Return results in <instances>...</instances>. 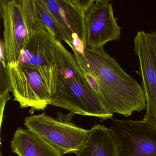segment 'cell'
<instances>
[{"mask_svg":"<svg viewBox=\"0 0 156 156\" xmlns=\"http://www.w3.org/2000/svg\"><path fill=\"white\" fill-rule=\"evenodd\" d=\"M119 156H156V129L142 120L112 119Z\"/></svg>","mask_w":156,"mask_h":156,"instance_id":"obj_6","label":"cell"},{"mask_svg":"<svg viewBox=\"0 0 156 156\" xmlns=\"http://www.w3.org/2000/svg\"><path fill=\"white\" fill-rule=\"evenodd\" d=\"M114 12L112 1L95 0L85 13L86 44L88 48L102 49L108 42L120 40L121 28Z\"/></svg>","mask_w":156,"mask_h":156,"instance_id":"obj_8","label":"cell"},{"mask_svg":"<svg viewBox=\"0 0 156 156\" xmlns=\"http://www.w3.org/2000/svg\"><path fill=\"white\" fill-rule=\"evenodd\" d=\"M134 51L138 56L140 67L136 71L142 79L147 102L142 120L156 129V51L147 33L139 31L134 39Z\"/></svg>","mask_w":156,"mask_h":156,"instance_id":"obj_7","label":"cell"},{"mask_svg":"<svg viewBox=\"0 0 156 156\" xmlns=\"http://www.w3.org/2000/svg\"><path fill=\"white\" fill-rule=\"evenodd\" d=\"M24 125L56 147L63 154H76L83 146L89 132L71 122L55 119L44 112L25 118Z\"/></svg>","mask_w":156,"mask_h":156,"instance_id":"obj_5","label":"cell"},{"mask_svg":"<svg viewBox=\"0 0 156 156\" xmlns=\"http://www.w3.org/2000/svg\"><path fill=\"white\" fill-rule=\"evenodd\" d=\"M55 62L58 75L50 105L70 110L74 114L96 117L101 120L113 118L96 94L77 64L74 55L55 37Z\"/></svg>","mask_w":156,"mask_h":156,"instance_id":"obj_2","label":"cell"},{"mask_svg":"<svg viewBox=\"0 0 156 156\" xmlns=\"http://www.w3.org/2000/svg\"><path fill=\"white\" fill-rule=\"evenodd\" d=\"M12 152L19 156H62V151L29 129L19 128L11 143Z\"/></svg>","mask_w":156,"mask_h":156,"instance_id":"obj_11","label":"cell"},{"mask_svg":"<svg viewBox=\"0 0 156 156\" xmlns=\"http://www.w3.org/2000/svg\"><path fill=\"white\" fill-rule=\"evenodd\" d=\"M0 12L5 61L7 65L14 64L30 37L48 27L39 15L34 0H0Z\"/></svg>","mask_w":156,"mask_h":156,"instance_id":"obj_3","label":"cell"},{"mask_svg":"<svg viewBox=\"0 0 156 156\" xmlns=\"http://www.w3.org/2000/svg\"><path fill=\"white\" fill-rule=\"evenodd\" d=\"M77 156H119L118 146L110 128L98 124L89 130L88 136Z\"/></svg>","mask_w":156,"mask_h":156,"instance_id":"obj_12","label":"cell"},{"mask_svg":"<svg viewBox=\"0 0 156 156\" xmlns=\"http://www.w3.org/2000/svg\"><path fill=\"white\" fill-rule=\"evenodd\" d=\"M35 7L42 20L53 33L56 38L69 44L67 35L53 14L44 3L43 0H34Z\"/></svg>","mask_w":156,"mask_h":156,"instance_id":"obj_13","label":"cell"},{"mask_svg":"<svg viewBox=\"0 0 156 156\" xmlns=\"http://www.w3.org/2000/svg\"><path fill=\"white\" fill-rule=\"evenodd\" d=\"M7 66L1 62L0 102L2 104H6L11 98L9 94L10 92H11V87Z\"/></svg>","mask_w":156,"mask_h":156,"instance_id":"obj_14","label":"cell"},{"mask_svg":"<svg viewBox=\"0 0 156 156\" xmlns=\"http://www.w3.org/2000/svg\"><path fill=\"white\" fill-rule=\"evenodd\" d=\"M147 34L156 51V31L151 32Z\"/></svg>","mask_w":156,"mask_h":156,"instance_id":"obj_15","label":"cell"},{"mask_svg":"<svg viewBox=\"0 0 156 156\" xmlns=\"http://www.w3.org/2000/svg\"><path fill=\"white\" fill-rule=\"evenodd\" d=\"M7 66L14 100L19 102L21 108L30 107V114L35 110H44L55 91L57 64L38 68Z\"/></svg>","mask_w":156,"mask_h":156,"instance_id":"obj_4","label":"cell"},{"mask_svg":"<svg viewBox=\"0 0 156 156\" xmlns=\"http://www.w3.org/2000/svg\"><path fill=\"white\" fill-rule=\"evenodd\" d=\"M68 45L81 72L108 112L129 117L147 108L142 87L104 48L91 50L86 46L81 54Z\"/></svg>","mask_w":156,"mask_h":156,"instance_id":"obj_1","label":"cell"},{"mask_svg":"<svg viewBox=\"0 0 156 156\" xmlns=\"http://www.w3.org/2000/svg\"><path fill=\"white\" fill-rule=\"evenodd\" d=\"M68 37L69 44L76 38L86 44L84 12L74 0H43Z\"/></svg>","mask_w":156,"mask_h":156,"instance_id":"obj_10","label":"cell"},{"mask_svg":"<svg viewBox=\"0 0 156 156\" xmlns=\"http://www.w3.org/2000/svg\"><path fill=\"white\" fill-rule=\"evenodd\" d=\"M55 37L49 28L36 32L30 37L14 64L30 68L51 66L56 64Z\"/></svg>","mask_w":156,"mask_h":156,"instance_id":"obj_9","label":"cell"}]
</instances>
